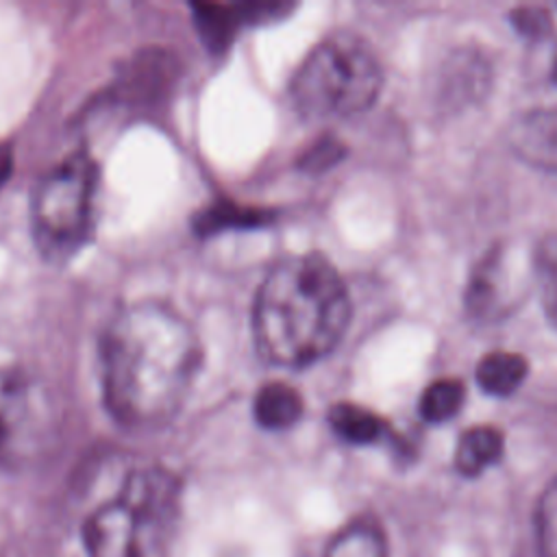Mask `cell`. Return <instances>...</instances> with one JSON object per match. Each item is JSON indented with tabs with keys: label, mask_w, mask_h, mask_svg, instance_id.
Listing matches in <instances>:
<instances>
[{
	"label": "cell",
	"mask_w": 557,
	"mask_h": 557,
	"mask_svg": "<svg viewBox=\"0 0 557 557\" xmlns=\"http://www.w3.org/2000/svg\"><path fill=\"white\" fill-rule=\"evenodd\" d=\"M533 268L540 281L544 311L553 326H557V235H546L537 242Z\"/></svg>",
	"instance_id": "16"
},
{
	"label": "cell",
	"mask_w": 557,
	"mask_h": 557,
	"mask_svg": "<svg viewBox=\"0 0 557 557\" xmlns=\"http://www.w3.org/2000/svg\"><path fill=\"white\" fill-rule=\"evenodd\" d=\"M505 450L503 433L494 426H472L461 433L455 448V468L463 476H476L494 466Z\"/></svg>",
	"instance_id": "10"
},
{
	"label": "cell",
	"mask_w": 557,
	"mask_h": 557,
	"mask_svg": "<svg viewBox=\"0 0 557 557\" xmlns=\"http://www.w3.org/2000/svg\"><path fill=\"white\" fill-rule=\"evenodd\" d=\"M270 215L268 213H261V211H250V209H244V207H237V205H215L211 209H207L202 215L198 213V220H196V231L207 235V233H213V231H220V228H226V226H250V224H263L268 222Z\"/></svg>",
	"instance_id": "18"
},
{
	"label": "cell",
	"mask_w": 557,
	"mask_h": 557,
	"mask_svg": "<svg viewBox=\"0 0 557 557\" xmlns=\"http://www.w3.org/2000/svg\"><path fill=\"white\" fill-rule=\"evenodd\" d=\"M383 83L374 52L355 35L320 41L292 76L294 107L307 117H342L366 111Z\"/></svg>",
	"instance_id": "3"
},
{
	"label": "cell",
	"mask_w": 557,
	"mask_h": 557,
	"mask_svg": "<svg viewBox=\"0 0 557 557\" xmlns=\"http://www.w3.org/2000/svg\"><path fill=\"white\" fill-rule=\"evenodd\" d=\"M322 557H387L385 533L370 518L352 520L329 540Z\"/></svg>",
	"instance_id": "12"
},
{
	"label": "cell",
	"mask_w": 557,
	"mask_h": 557,
	"mask_svg": "<svg viewBox=\"0 0 557 557\" xmlns=\"http://www.w3.org/2000/svg\"><path fill=\"white\" fill-rule=\"evenodd\" d=\"M513 28L524 35V37H533V39H540V37H546L553 28V22H550V15L546 9H540V7H518L511 11L509 15Z\"/></svg>",
	"instance_id": "19"
},
{
	"label": "cell",
	"mask_w": 557,
	"mask_h": 557,
	"mask_svg": "<svg viewBox=\"0 0 557 557\" xmlns=\"http://www.w3.org/2000/svg\"><path fill=\"white\" fill-rule=\"evenodd\" d=\"M333 431L350 444H372L383 435V422L376 413L352 403H337L329 411Z\"/></svg>",
	"instance_id": "14"
},
{
	"label": "cell",
	"mask_w": 557,
	"mask_h": 557,
	"mask_svg": "<svg viewBox=\"0 0 557 557\" xmlns=\"http://www.w3.org/2000/svg\"><path fill=\"white\" fill-rule=\"evenodd\" d=\"M350 320V298L333 263L318 255H289L263 276L252 305L259 355L300 368L329 355Z\"/></svg>",
	"instance_id": "2"
},
{
	"label": "cell",
	"mask_w": 557,
	"mask_h": 557,
	"mask_svg": "<svg viewBox=\"0 0 557 557\" xmlns=\"http://www.w3.org/2000/svg\"><path fill=\"white\" fill-rule=\"evenodd\" d=\"M174 74V65L165 52H144L137 59L128 61V67L122 72V94L128 98L150 100L163 96L170 78Z\"/></svg>",
	"instance_id": "9"
},
{
	"label": "cell",
	"mask_w": 557,
	"mask_h": 557,
	"mask_svg": "<svg viewBox=\"0 0 557 557\" xmlns=\"http://www.w3.org/2000/svg\"><path fill=\"white\" fill-rule=\"evenodd\" d=\"M11 165H13V152L9 144H0V185L7 181V176L11 174Z\"/></svg>",
	"instance_id": "21"
},
{
	"label": "cell",
	"mask_w": 557,
	"mask_h": 557,
	"mask_svg": "<svg viewBox=\"0 0 557 557\" xmlns=\"http://www.w3.org/2000/svg\"><path fill=\"white\" fill-rule=\"evenodd\" d=\"M194 20L207 46L211 50H224L237 28L242 24L257 22L261 17H270L272 9H285L283 4H237V7H222V4H191Z\"/></svg>",
	"instance_id": "8"
},
{
	"label": "cell",
	"mask_w": 557,
	"mask_h": 557,
	"mask_svg": "<svg viewBox=\"0 0 557 557\" xmlns=\"http://www.w3.org/2000/svg\"><path fill=\"white\" fill-rule=\"evenodd\" d=\"M98 168L85 148L74 150L35 187L30 215L37 246L52 261L70 259L91 231Z\"/></svg>",
	"instance_id": "4"
},
{
	"label": "cell",
	"mask_w": 557,
	"mask_h": 557,
	"mask_svg": "<svg viewBox=\"0 0 557 557\" xmlns=\"http://www.w3.org/2000/svg\"><path fill=\"white\" fill-rule=\"evenodd\" d=\"M511 152L544 172H557V107L531 109L507 128Z\"/></svg>",
	"instance_id": "7"
},
{
	"label": "cell",
	"mask_w": 557,
	"mask_h": 557,
	"mask_svg": "<svg viewBox=\"0 0 557 557\" xmlns=\"http://www.w3.org/2000/svg\"><path fill=\"white\" fill-rule=\"evenodd\" d=\"M466 387L459 379H437L420 396V416L426 422H446L463 405Z\"/></svg>",
	"instance_id": "15"
},
{
	"label": "cell",
	"mask_w": 557,
	"mask_h": 557,
	"mask_svg": "<svg viewBox=\"0 0 557 557\" xmlns=\"http://www.w3.org/2000/svg\"><path fill=\"white\" fill-rule=\"evenodd\" d=\"M553 74H555V81H557V54H555V65H553Z\"/></svg>",
	"instance_id": "22"
},
{
	"label": "cell",
	"mask_w": 557,
	"mask_h": 557,
	"mask_svg": "<svg viewBox=\"0 0 557 557\" xmlns=\"http://www.w3.org/2000/svg\"><path fill=\"white\" fill-rule=\"evenodd\" d=\"M342 152L344 148L339 141H335L333 137H324L302 154L300 165L309 172H320L333 165L337 159H342Z\"/></svg>",
	"instance_id": "20"
},
{
	"label": "cell",
	"mask_w": 557,
	"mask_h": 557,
	"mask_svg": "<svg viewBox=\"0 0 557 557\" xmlns=\"http://www.w3.org/2000/svg\"><path fill=\"white\" fill-rule=\"evenodd\" d=\"M54 433V416L41 385L0 368V463L20 466L41 455Z\"/></svg>",
	"instance_id": "5"
},
{
	"label": "cell",
	"mask_w": 557,
	"mask_h": 557,
	"mask_svg": "<svg viewBox=\"0 0 557 557\" xmlns=\"http://www.w3.org/2000/svg\"><path fill=\"white\" fill-rule=\"evenodd\" d=\"M150 527L120 498L96 507L83 524L87 557H144V535Z\"/></svg>",
	"instance_id": "6"
},
{
	"label": "cell",
	"mask_w": 557,
	"mask_h": 557,
	"mask_svg": "<svg viewBox=\"0 0 557 557\" xmlns=\"http://www.w3.org/2000/svg\"><path fill=\"white\" fill-rule=\"evenodd\" d=\"M200 357L196 331L170 305H128L102 337V387L111 416L135 429L163 426L183 407Z\"/></svg>",
	"instance_id": "1"
},
{
	"label": "cell",
	"mask_w": 557,
	"mask_h": 557,
	"mask_svg": "<svg viewBox=\"0 0 557 557\" xmlns=\"http://www.w3.org/2000/svg\"><path fill=\"white\" fill-rule=\"evenodd\" d=\"M535 535L542 557H557V474L546 483L537 498Z\"/></svg>",
	"instance_id": "17"
},
{
	"label": "cell",
	"mask_w": 557,
	"mask_h": 557,
	"mask_svg": "<svg viewBox=\"0 0 557 557\" xmlns=\"http://www.w3.org/2000/svg\"><path fill=\"white\" fill-rule=\"evenodd\" d=\"M527 359L518 352L494 350L487 352L476 366V383L483 392L492 396L513 394L527 379Z\"/></svg>",
	"instance_id": "13"
},
{
	"label": "cell",
	"mask_w": 557,
	"mask_h": 557,
	"mask_svg": "<svg viewBox=\"0 0 557 557\" xmlns=\"http://www.w3.org/2000/svg\"><path fill=\"white\" fill-rule=\"evenodd\" d=\"M255 420L270 431H281L296 424L302 416L300 394L281 381L265 383L255 396Z\"/></svg>",
	"instance_id": "11"
}]
</instances>
